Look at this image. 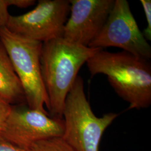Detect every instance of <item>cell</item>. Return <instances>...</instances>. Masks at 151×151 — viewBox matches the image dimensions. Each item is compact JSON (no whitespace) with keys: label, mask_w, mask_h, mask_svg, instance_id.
<instances>
[{"label":"cell","mask_w":151,"mask_h":151,"mask_svg":"<svg viewBox=\"0 0 151 151\" xmlns=\"http://www.w3.org/2000/svg\"><path fill=\"white\" fill-rule=\"evenodd\" d=\"M63 119L28 108L27 104L12 105L0 136L12 144L29 150L33 143L53 137L62 136Z\"/></svg>","instance_id":"cell-7"},{"label":"cell","mask_w":151,"mask_h":151,"mask_svg":"<svg viewBox=\"0 0 151 151\" xmlns=\"http://www.w3.org/2000/svg\"><path fill=\"white\" fill-rule=\"evenodd\" d=\"M103 49L71 43L58 38L43 43L40 70L49 100V115L63 119L65 100L81 67Z\"/></svg>","instance_id":"cell-1"},{"label":"cell","mask_w":151,"mask_h":151,"mask_svg":"<svg viewBox=\"0 0 151 151\" xmlns=\"http://www.w3.org/2000/svg\"><path fill=\"white\" fill-rule=\"evenodd\" d=\"M70 11V0H39L32 10L10 15L6 27L17 35L44 43L62 37Z\"/></svg>","instance_id":"cell-6"},{"label":"cell","mask_w":151,"mask_h":151,"mask_svg":"<svg viewBox=\"0 0 151 151\" xmlns=\"http://www.w3.org/2000/svg\"><path fill=\"white\" fill-rule=\"evenodd\" d=\"M70 16L62 38L71 43L88 47L103 29L115 0H70Z\"/></svg>","instance_id":"cell-8"},{"label":"cell","mask_w":151,"mask_h":151,"mask_svg":"<svg viewBox=\"0 0 151 151\" xmlns=\"http://www.w3.org/2000/svg\"><path fill=\"white\" fill-rule=\"evenodd\" d=\"M0 96L12 105L27 104L22 83L11 60L0 41Z\"/></svg>","instance_id":"cell-9"},{"label":"cell","mask_w":151,"mask_h":151,"mask_svg":"<svg viewBox=\"0 0 151 151\" xmlns=\"http://www.w3.org/2000/svg\"><path fill=\"white\" fill-rule=\"evenodd\" d=\"M0 151H30L12 144L0 136Z\"/></svg>","instance_id":"cell-14"},{"label":"cell","mask_w":151,"mask_h":151,"mask_svg":"<svg viewBox=\"0 0 151 151\" xmlns=\"http://www.w3.org/2000/svg\"><path fill=\"white\" fill-rule=\"evenodd\" d=\"M122 49L138 57L151 58V47L144 37L127 0H115L113 8L99 34L88 46Z\"/></svg>","instance_id":"cell-5"},{"label":"cell","mask_w":151,"mask_h":151,"mask_svg":"<svg viewBox=\"0 0 151 151\" xmlns=\"http://www.w3.org/2000/svg\"><path fill=\"white\" fill-rule=\"evenodd\" d=\"M35 4V0H0V29L6 27L10 15L9 12L10 6L19 8H27Z\"/></svg>","instance_id":"cell-11"},{"label":"cell","mask_w":151,"mask_h":151,"mask_svg":"<svg viewBox=\"0 0 151 151\" xmlns=\"http://www.w3.org/2000/svg\"><path fill=\"white\" fill-rule=\"evenodd\" d=\"M92 77L107 76L119 97L129 104V109H145L151 104V64L150 60L122 51L101 50L87 61Z\"/></svg>","instance_id":"cell-2"},{"label":"cell","mask_w":151,"mask_h":151,"mask_svg":"<svg viewBox=\"0 0 151 151\" xmlns=\"http://www.w3.org/2000/svg\"><path fill=\"white\" fill-rule=\"evenodd\" d=\"M0 41L9 55L14 70L22 83L28 108L48 114V97L40 70L43 43L0 29Z\"/></svg>","instance_id":"cell-4"},{"label":"cell","mask_w":151,"mask_h":151,"mask_svg":"<svg viewBox=\"0 0 151 151\" xmlns=\"http://www.w3.org/2000/svg\"><path fill=\"white\" fill-rule=\"evenodd\" d=\"M118 116L113 113L101 117L94 114L87 100L83 79L78 76L65 100L62 137L76 151H99L105 130Z\"/></svg>","instance_id":"cell-3"},{"label":"cell","mask_w":151,"mask_h":151,"mask_svg":"<svg viewBox=\"0 0 151 151\" xmlns=\"http://www.w3.org/2000/svg\"><path fill=\"white\" fill-rule=\"evenodd\" d=\"M11 108L12 105L0 96V135L11 111Z\"/></svg>","instance_id":"cell-13"},{"label":"cell","mask_w":151,"mask_h":151,"mask_svg":"<svg viewBox=\"0 0 151 151\" xmlns=\"http://www.w3.org/2000/svg\"><path fill=\"white\" fill-rule=\"evenodd\" d=\"M30 151H76L62 136L53 137L33 143Z\"/></svg>","instance_id":"cell-10"},{"label":"cell","mask_w":151,"mask_h":151,"mask_svg":"<svg viewBox=\"0 0 151 151\" xmlns=\"http://www.w3.org/2000/svg\"><path fill=\"white\" fill-rule=\"evenodd\" d=\"M140 3L145 13L147 26L142 34L146 40L148 42L151 40V1L140 0Z\"/></svg>","instance_id":"cell-12"}]
</instances>
